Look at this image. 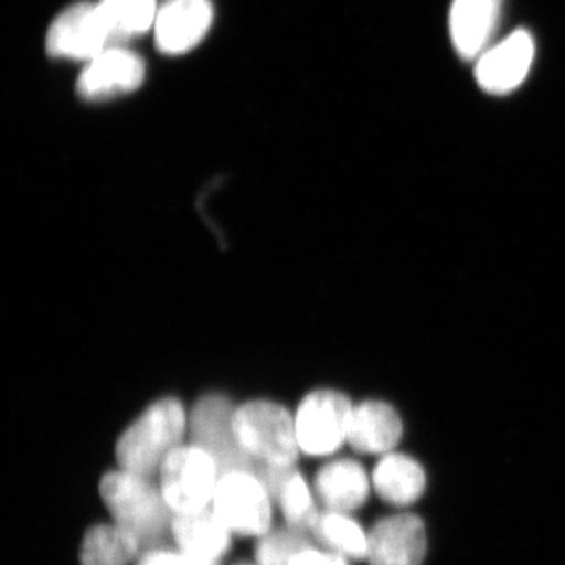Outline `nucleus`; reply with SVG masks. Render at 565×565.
<instances>
[{
	"label": "nucleus",
	"instance_id": "1",
	"mask_svg": "<svg viewBox=\"0 0 565 565\" xmlns=\"http://www.w3.org/2000/svg\"><path fill=\"white\" fill-rule=\"evenodd\" d=\"M188 424L184 407L174 397H163L150 405L118 440L121 470L145 478L159 473L167 457L180 448Z\"/></svg>",
	"mask_w": 565,
	"mask_h": 565
},
{
	"label": "nucleus",
	"instance_id": "2",
	"mask_svg": "<svg viewBox=\"0 0 565 565\" xmlns=\"http://www.w3.org/2000/svg\"><path fill=\"white\" fill-rule=\"evenodd\" d=\"M99 492L115 523L131 531L141 545L158 544L172 531L173 511L150 478L111 471L104 476Z\"/></svg>",
	"mask_w": 565,
	"mask_h": 565
},
{
	"label": "nucleus",
	"instance_id": "3",
	"mask_svg": "<svg viewBox=\"0 0 565 565\" xmlns=\"http://www.w3.org/2000/svg\"><path fill=\"white\" fill-rule=\"evenodd\" d=\"M234 433L256 462L292 467L299 457L296 419L280 404L252 401L234 412Z\"/></svg>",
	"mask_w": 565,
	"mask_h": 565
},
{
	"label": "nucleus",
	"instance_id": "4",
	"mask_svg": "<svg viewBox=\"0 0 565 565\" xmlns=\"http://www.w3.org/2000/svg\"><path fill=\"white\" fill-rule=\"evenodd\" d=\"M161 492L173 514L210 508L221 470L210 452L196 445L180 446L167 457L161 470Z\"/></svg>",
	"mask_w": 565,
	"mask_h": 565
},
{
	"label": "nucleus",
	"instance_id": "5",
	"mask_svg": "<svg viewBox=\"0 0 565 565\" xmlns=\"http://www.w3.org/2000/svg\"><path fill=\"white\" fill-rule=\"evenodd\" d=\"M232 401L222 394L203 396L189 416L193 445L210 452L217 463L221 476L232 471H250L258 476L263 463L245 452L234 433Z\"/></svg>",
	"mask_w": 565,
	"mask_h": 565
},
{
	"label": "nucleus",
	"instance_id": "6",
	"mask_svg": "<svg viewBox=\"0 0 565 565\" xmlns=\"http://www.w3.org/2000/svg\"><path fill=\"white\" fill-rule=\"evenodd\" d=\"M273 497L250 471L222 475L212 500V511L234 534L262 537L273 523Z\"/></svg>",
	"mask_w": 565,
	"mask_h": 565
},
{
	"label": "nucleus",
	"instance_id": "7",
	"mask_svg": "<svg viewBox=\"0 0 565 565\" xmlns=\"http://www.w3.org/2000/svg\"><path fill=\"white\" fill-rule=\"evenodd\" d=\"M353 405L343 393L318 390L308 394L296 415L297 440L308 456H327L348 441Z\"/></svg>",
	"mask_w": 565,
	"mask_h": 565
},
{
	"label": "nucleus",
	"instance_id": "8",
	"mask_svg": "<svg viewBox=\"0 0 565 565\" xmlns=\"http://www.w3.org/2000/svg\"><path fill=\"white\" fill-rule=\"evenodd\" d=\"M114 41L103 20L98 3H74L52 22L46 36V51L52 57L90 62Z\"/></svg>",
	"mask_w": 565,
	"mask_h": 565
},
{
	"label": "nucleus",
	"instance_id": "9",
	"mask_svg": "<svg viewBox=\"0 0 565 565\" xmlns=\"http://www.w3.org/2000/svg\"><path fill=\"white\" fill-rule=\"evenodd\" d=\"M534 40L520 29L476 61V81L490 95H508L525 82L534 61Z\"/></svg>",
	"mask_w": 565,
	"mask_h": 565
},
{
	"label": "nucleus",
	"instance_id": "10",
	"mask_svg": "<svg viewBox=\"0 0 565 565\" xmlns=\"http://www.w3.org/2000/svg\"><path fill=\"white\" fill-rule=\"evenodd\" d=\"M143 79L145 63L139 55L111 46L82 71L77 93L87 102H104L137 90Z\"/></svg>",
	"mask_w": 565,
	"mask_h": 565
},
{
	"label": "nucleus",
	"instance_id": "11",
	"mask_svg": "<svg viewBox=\"0 0 565 565\" xmlns=\"http://www.w3.org/2000/svg\"><path fill=\"white\" fill-rule=\"evenodd\" d=\"M212 18L211 0H166L156 17V46L170 55L193 50L210 31Z\"/></svg>",
	"mask_w": 565,
	"mask_h": 565
},
{
	"label": "nucleus",
	"instance_id": "12",
	"mask_svg": "<svg viewBox=\"0 0 565 565\" xmlns=\"http://www.w3.org/2000/svg\"><path fill=\"white\" fill-rule=\"evenodd\" d=\"M427 553L424 523L416 515L399 514L381 520L370 533L371 565H422Z\"/></svg>",
	"mask_w": 565,
	"mask_h": 565
},
{
	"label": "nucleus",
	"instance_id": "13",
	"mask_svg": "<svg viewBox=\"0 0 565 565\" xmlns=\"http://www.w3.org/2000/svg\"><path fill=\"white\" fill-rule=\"evenodd\" d=\"M503 0H455L449 11V32L463 61H478L500 22Z\"/></svg>",
	"mask_w": 565,
	"mask_h": 565
},
{
	"label": "nucleus",
	"instance_id": "14",
	"mask_svg": "<svg viewBox=\"0 0 565 565\" xmlns=\"http://www.w3.org/2000/svg\"><path fill=\"white\" fill-rule=\"evenodd\" d=\"M403 433V419L393 405L384 401H364L353 405L348 444L356 451L388 455L399 444Z\"/></svg>",
	"mask_w": 565,
	"mask_h": 565
},
{
	"label": "nucleus",
	"instance_id": "15",
	"mask_svg": "<svg viewBox=\"0 0 565 565\" xmlns=\"http://www.w3.org/2000/svg\"><path fill=\"white\" fill-rule=\"evenodd\" d=\"M170 534L181 552L211 564L225 556L232 546V531L210 508L189 514H174Z\"/></svg>",
	"mask_w": 565,
	"mask_h": 565
},
{
	"label": "nucleus",
	"instance_id": "16",
	"mask_svg": "<svg viewBox=\"0 0 565 565\" xmlns=\"http://www.w3.org/2000/svg\"><path fill=\"white\" fill-rule=\"evenodd\" d=\"M370 478L359 462L343 459L326 465L316 478V493L327 511H355L364 504L371 489Z\"/></svg>",
	"mask_w": 565,
	"mask_h": 565
},
{
	"label": "nucleus",
	"instance_id": "17",
	"mask_svg": "<svg viewBox=\"0 0 565 565\" xmlns=\"http://www.w3.org/2000/svg\"><path fill=\"white\" fill-rule=\"evenodd\" d=\"M373 486L386 503L408 505L423 497L426 471L414 457L388 452L375 467Z\"/></svg>",
	"mask_w": 565,
	"mask_h": 565
},
{
	"label": "nucleus",
	"instance_id": "18",
	"mask_svg": "<svg viewBox=\"0 0 565 565\" xmlns=\"http://www.w3.org/2000/svg\"><path fill=\"white\" fill-rule=\"evenodd\" d=\"M140 541L117 523L93 526L81 546L82 565H126L139 555Z\"/></svg>",
	"mask_w": 565,
	"mask_h": 565
},
{
	"label": "nucleus",
	"instance_id": "19",
	"mask_svg": "<svg viewBox=\"0 0 565 565\" xmlns=\"http://www.w3.org/2000/svg\"><path fill=\"white\" fill-rule=\"evenodd\" d=\"M98 9L114 46L150 31L159 10L156 0H99Z\"/></svg>",
	"mask_w": 565,
	"mask_h": 565
},
{
	"label": "nucleus",
	"instance_id": "20",
	"mask_svg": "<svg viewBox=\"0 0 565 565\" xmlns=\"http://www.w3.org/2000/svg\"><path fill=\"white\" fill-rule=\"evenodd\" d=\"M313 534L330 552L351 559H366L370 534L362 526L345 515L344 512L327 511L318 515Z\"/></svg>",
	"mask_w": 565,
	"mask_h": 565
},
{
	"label": "nucleus",
	"instance_id": "21",
	"mask_svg": "<svg viewBox=\"0 0 565 565\" xmlns=\"http://www.w3.org/2000/svg\"><path fill=\"white\" fill-rule=\"evenodd\" d=\"M277 501L288 526L313 531L319 512L316 511L313 494L302 475L291 471L278 493Z\"/></svg>",
	"mask_w": 565,
	"mask_h": 565
},
{
	"label": "nucleus",
	"instance_id": "22",
	"mask_svg": "<svg viewBox=\"0 0 565 565\" xmlns=\"http://www.w3.org/2000/svg\"><path fill=\"white\" fill-rule=\"evenodd\" d=\"M308 531L288 526L285 530L269 531L262 535L256 545V563L258 565H289L294 556L311 546Z\"/></svg>",
	"mask_w": 565,
	"mask_h": 565
},
{
	"label": "nucleus",
	"instance_id": "23",
	"mask_svg": "<svg viewBox=\"0 0 565 565\" xmlns=\"http://www.w3.org/2000/svg\"><path fill=\"white\" fill-rule=\"evenodd\" d=\"M137 565H214L206 561L196 559L188 553L173 552V550H151L147 555L141 556Z\"/></svg>",
	"mask_w": 565,
	"mask_h": 565
},
{
	"label": "nucleus",
	"instance_id": "24",
	"mask_svg": "<svg viewBox=\"0 0 565 565\" xmlns=\"http://www.w3.org/2000/svg\"><path fill=\"white\" fill-rule=\"evenodd\" d=\"M289 565H349L344 556L327 550L315 548L313 545L294 556Z\"/></svg>",
	"mask_w": 565,
	"mask_h": 565
}]
</instances>
